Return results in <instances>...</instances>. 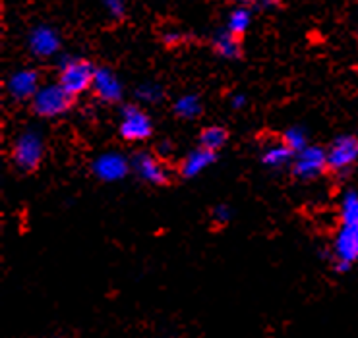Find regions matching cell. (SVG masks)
<instances>
[{
	"label": "cell",
	"mask_w": 358,
	"mask_h": 338,
	"mask_svg": "<svg viewBox=\"0 0 358 338\" xmlns=\"http://www.w3.org/2000/svg\"><path fill=\"white\" fill-rule=\"evenodd\" d=\"M76 103L74 95H70L59 82L52 85H43L31 99V112L41 118H55L66 115Z\"/></svg>",
	"instance_id": "1"
},
{
	"label": "cell",
	"mask_w": 358,
	"mask_h": 338,
	"mask_svg": "<svg viewBox=\"0 0 358 338\" xmlns=\"http://www.w3.org/2000/svg\"><path fill=\"white\" fill-rule=\"evenodd\" d=\"M97 68L93 66L90 60L85 58H68L60 64L59 70V83L70 95H82L85 91L93 87Z\"/></svg>",
	"instance_id": "2"
},
{
	"label": "cell",
	"mask_w": 358,
	"mask_h": 338,
	"mask_svg": "<svg viewBox=\"0 0 358 338\" xmlns=\"http://www.w3.org/2000/svg\"><path fill=\"white\" fill-rule=\"evenodd\" d=\"M10 161L20 172H35L43 161V141L34 132L22 133L10 149Z\"/></svg>",
	"instance_id": "3"
},
{
	"label": "cell",
	"mask_w": 358,
	"mask_h": 338,
	"mask_svg": "<svg viewBox=\"0 0 358 338\" xmlns=\"http://www.w3.org/2000/svg\"><path fill=\"white\" fill-rule=\"evenodd\" d=\"M325 172H327V149L320 145H308L292 159L291 174L294 180L312 182Z\"/></svg>",
	"instance_id": "4"
},
{
	"label": "cell",
	"mask_w": 358,
	"mask_h": 338,
	"mask_svg": "<svg viewBox=\"0 0 358 338\" xmlns=\"http://www.w3.org/2000/svg\"><path fill=\"white\" fill-rule=\"evenodd\" d=\"M118 133L122 140L130 141V143L145 141L153 135V122L143 108H140L138 105H126L122 108Z\"/></svg>",
	"instance_id": "5"
},
{
	"label": "cell",
	"mask_w": 358,
	"mask_h": 338,
	"mask_svg": "<svg viewBox=\"0 0 358 338\" xmlns=\"http://www.w3.org/2000/svg\"><path fill=\"white\" fill-rule=\"evenodd\" d=\"M358 163V135H339L327 149V172L347 174Z\"/></svg>",
	"instance_id": "6"
},
{
	"label": "cell",
	"mask_w": 358,
	"mask_h": 338,
	"mask_svg": "<svg viewBox=\"0 0 358 338\" xmlns=\"http://www.w3.org/2000/svg\"><path fill=\"white\" fill-rule=\"evenodd\" d=\"M134 172L138 174L143 182L151 186H169L171 184V170L165 165L163 157L151 151H138L132 159Z\"/></svg>",
	"instance_id": "7"
},
{
	"label": "cell",
	"mask_w": 358,
	"mask_h": 338,
	"mask_svg": "<svg viewBox=\"0 0 358 338\" xmlns=\"http://www.w3.org/2000/svg\"><path fill=\"white\" fill-rule=\"evenodd\" d=\"M358 263V226L341 224L334 242V267L337 272H347Z\"/></svg>",
	"instance_id": "8"
},
{
	"label": "cell",
	"mask_w": 358,
	"mask_h": 338,
	"mask_svg": "<svg viewBox=\"0 0 358 338\" xmlns=\"http://www.w3.org/2000/svg\"><path fill=\"white\" fill-rule=\"evenodd\" d=\"M93 95L101 101V103H107V105H115L122 101L124 89H122V83L117 78L115 72H110L108 68H97L95 72V80H93Z\"/></svg>",
	"instance_id": "9"
},
{
	"label": "cell",
	"mask_w": 358,
	"mask_h": 338,
	"mask_svg": "<svg viewBox=\"0 0 358 338\" xmlns=\"http://www.w3.org/2000/svg\"><path fill=\"white\" fill-rule=\"evenodd\" d=\"M41 89V78L37 70H20L10 75L8 93L12 99L16 101H31L35 93Z\"/></svg>",
	"instance_id": "10"
},
{
	"label": "cell",
	"mask_w": 358,
	"mask_h": 338,
	"mask_svg": "<svg viewBox=\"0 0 358 338\" xmlns=\"http://www.w3.org/2000/svg\"><path fill=\"white\" fill-rule=\"evenodd\" d=\"M27 45H29V50L34 52L35 57L50 58L52 54L59 52L60 37L49 25H39L29 34Z\"/></svg>",
	"instance_id": "11"
},
{
	"label": "cell",
	"mask_w": 358,
	"mask_h": 338,
	"mask_svg": "<svg viewBox=\"0 0 358 338\" xmlns=\"http://www.w3.org/2000/svg\"><path fill=\"white\" fill-rule=\"evenodd\" d=\"M217 161V153H211L208 149L198 147L194 149L192 153H188L186 157L180 161V165H178V176L184 178V180H188V178H194V176H198L201 170H206L208 166H211Z\"/></svg>",
	"instance_id": "12"
},
{
	"label": "cell",
	"mask_w": 358,
	"mask_h": 338,
	"mask_svg": "<svg viewBox=\"0 0 358 338\" xmlns=\"http://www.w3.org/2000/svg\"><path fill=\"white\" fill-rule=\"evenodd\" d=\"M211 49L217 57L225 58V60H238L242 58V39L234 37L229 31H217L211 37Z\"/></svg>",
	"instance_id": "13"
},
{
	"label": "cell",
	"mask_w": 358,
	"mask_h": 338,
	"mask_svg": "<svg viewBox=\"0 0 358 338\" xmlns=\"http://www.w3.org/2000/svg\"><path fill=\"white\" fill-rule=\"evenodd\" d=\"M292 159H294V153L285 145L281 138L271 141V143H267L266 147H264V151H262V163L267 166H271V168L291 165Z\"/></svg>",
	"instance_id": "14"
},
{
	"label": "cell",
	"mask_w": 358,
	"mask_h": 338,
	"mask_svg": "<svg viewBox=\"0 0 358 338\" xmlns=\"http://www.w3.org/2000/svg\"><path fill=\"white\" fill-rule=\"evenodd\" d=\"M128 172V163L120 155H105L95 163V174L103 180H118Z\"/></svg>",
	"instance_id": "15"
},
{
	"label": "cell",
	"mask_w": 358,
	"mask_h": 338,
	"mask_svg": "<svg viewBox=\"0 0 358 338\" xmlns=\"http://www.w3.org/2000/svg\"><path fill=\"white\" fill-rule=\"evenodd\" d=\"M229 141V130L223 126H208L198 133V147H203L211 153H219Z\"/></svg>",
	"instance_id": "16"
},
{
	"label": "cell",
	"mask_w": 358,
	"mask_h": 338,
	"mask_svg": "<svg viewBox=\"0 0 358 338\" xmlns=\"http://www.w3.org/2000/svg\"><path fill=\"white\" fill-rule=\"evenodd\" d=\"M252 24V12L250 8H246V6H236V8L229 14V20H227V31L234 37H238L242 39L246 31H248V27Z\"/></svg>",
	"instance_id": "17"
},
{
	"label": "cell",
	"mask_w": 358,
	"mask_h": 338,
	"mask_svg": "<svg viewBox=\"0 0 358 338\" xmlns=\"http://www.w3.org/2000/svg\"><path fill=\"white\" fill-rule=\"evenodd\" d=\"M173 112L182 120H196L203 112V105L198 95L190 93V95H182L180 99H176Z\"/></svg>",
	"instance_id": "18"
},
{
	"label": "cell",
	"mask_w": 358,
	"mask_h": 338,
	"mask_svg": "<svg viewBox=\"0 0 358 338\" xmlns=\"http://www.w3.org/2000/svg\"><path fill=\"white\" fill-rule=\"evenodd\" d=\"M341 224L358 226V193L347 191L341 201Z\"/></svg>",
	"instance_id": "19"
},
{
	"label": "cell",
	"mask_w": 358,
	"mask_h": 338,
	"mask_svg": "<svg viewBox=\"0 0 358 338\" xmlns=\"http://www.w3.org/2000/svg\"><path fill=\"white\" fill-rule=\"evenodd\" d=\"M281 140H283L285 145L291 149L294 155H296L299 151H302L304 147H308V143H306V133H304V130H300V128H289V130L281 135Z\"/></svg>",
	"instance_id": "20"
},
{
	"label": "cell",
	"mask_w": 358,
	"mask_h": 338,
	"mask_svg": "<svg viewBox=\"0 0 358 338\" xmlns=\"http://www.w3.org/2000/svg\"><path fill=\"white\" fill-rule=\"evenodd\" d=\"M161 93L163 91L155 83H145V85L138 87V91H136V95L142 101H148V103H155V101L161 99Z\"/></svg>",
	"instance_id": "21"
},
{
	"label": "cell",
	"mask_w": 358,
	"mask_h": 338,
	"mask_svg": "<svg viewBox=\"0 0 358 338\" xmlns=\"http://www.w3.org/2000/svg\"><path fill=\"white\" fill-rule=\"evenodd\" d=\"M103 6L108 12V16L115 20H122L126 14V0H103Z\"/></svg>",
	"instance_id": "22"
},
{
	"label": "cell",
	"mask_w": 358,
	"mask_h": 338,
	"mask_svg": "<svg viewBox=\"0 0 358 338\" xmlns=\"http://www.w3.org/2000/svg\"><path fill=\"white\" fill-rule=\"evenodd\" d=\"M211 221L217 223V228H225L229 221H231V209L227 205L215 207L213 213H211Z\"/></svg>",
	"instance_id": "23"
},
{
	"label": "cell",
	"mask_w": 358,
	"mask_h": 338,
	"mask_svg": "<svg viewBox=\"0 0 358 338\" xmlns=\"http://www.w3.org/2000/svg\"><path fill=\"white\" fill-rule=\"evenodd\" d=\"M233 2H236L238 6H246V8H250V6H254V8H271L279 0H233Z\"/></svg>",
	"instance_id": "24"
},
{
	"label": "cell",
	"mask_w": 358,
	"mask_h": 338,
	"mask_svg": "<svg viewBox=\"0 0 358 338\" xmlns=\"http://www.w3.org/2000/svg\"><path fill=\"white\" fill-rule=\"evenodd\" d=\"M180 41H182V34H178V31H167V34H163V43L167 47H175Z\"/></svg>",
	"instance_id": "25"
},
{
	"label": "cell",
	"mask_w": 358,
	"mask_h": 338,
	"mask_svg": "<svg viewBox=\"0 0 358 338\" xmlns=\"http://www.w3.org/2000/svg\"><path fill=\"white\" fill-rule=\"evenodd\" d=\"M246 105V97L244 95H234L233 101H231V107L233 108H242Z\"/></svg>",
	"instance_id": "26"
}]
</instances>
